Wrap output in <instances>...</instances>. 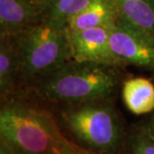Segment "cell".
<instances>
[{"label":"cell","instance_id":"1","mask_svg":"<svg viewBox=\"0 0 154 154\" xmlns=\"http://www.w3.org/2000/svg\"><path fill=\"white\" fill-rule=\"evenodd\" d=\"M0 144L13 154H97L72 140L47 110L19 101L1 109Z\"/></svg>","mask_w":154,"mask_h":154},{"label":"cell","instance_id":"2","mask_svg":"<svg viewBox=\"0 0 154 154\" xmlns=\"http://www.w3.org/2000/svg\"><path fill=\"white\" fill-rule=\"evenodd\" d=\"M116 85L110 64L73 60L44 76L39 92L52 101L81 104L105 98Z\"/></svg>","mask_w":154,"mask_h":154},{"label":"cell","instance_id":"3","mask_svg":"<svg viewBox=\"0 0 154 154\" xmlns=\"http://www.w3.org/2000/svg\"><path fill=\"white\" fill-rule=\"evenodd\" d=\"M61 123L74 140L95 153H122L126 135L121 119L112 106L99 99L64 110Z\"/></svg>","mask_w":154,"mask_h":154},{"label":"cell","instance_id":"4","mask_svg":"<svg viewBox=\"0 0 154 154\" xmlns=\"http://www.w3.org/2000/svg\"><path fill=\"white\" fill-rule=\"evenodd\" d=\"M17 46L19 72L29 78L45 76L71 58L67 26L45 18L19 35Z\"/></svg>","mask_w":154,"mask_h":154},{"label":"cell","instance_id":"5","mask_svg":"<svg viewBox=\"0 0 154 154\" xmlns=\"http://www.w3.org/2000/svg\"><path fill=\"white\" fill-rule=\"evenodd\" d=\"M109 43L117 63L154 67V38L117 21L109 27Z\"/></svg>","mask_w":154,"mask_h":154},{"label":"cell","instance_id":"6","mask_svg":"<svg viewBox=\"0 0 154 154\" xmlns=\"http://www.w3.org/2000/svg\"><path fill=\"white\" fill-rule=\"evenodd\" d=\"M109 27L69 31L71 59L110 65L116 63L109 43Z\"/></svg>","mask_w":154,"mask_h":154},{"label":"cell","instance_id":"7","mask_svg":"<svg viewBox=\"0 0 154 154\" xmlns=\"http://www.w3.org/2000/svg\"><path fill=\"white\" fill-rule=\"evenodd\" d=\"M38 11L28 0H0L1 36L17 38L37 22Z\"/></svg>","mask_w":154,"mask_h":154},{"label":"cell","instance_id":"8","mask_svg":"<svg viewBox=\"0 0 154 154\" xmlns=\"http://www.w3.org/2000/svg\"><path fill=\"white\" fill-rule=\"evenodd\" d=\"M118 20L154 38V0H113Z\"/></svg>","mask_w":154,"mask_h":154},{"label":"cell","instance_id":"9","mask_svg":"<svg viewBox=\"0 0 154 154\" xmlns=\"http://www.w3.org/2000/svg\"><path fill=\"white\" fill-rule=\"evenodd\" d=\"M118 19L113 0H94L67 24L69 31L109 27Z\"/></svg>","mask_w":154,"mask_h":154},{"label":"cell","instance_id":"10","mask_svg":"<svg viewBox=\"0 0 154 154\" xmlns=\"http://www.w3.org/2000/svg\"><path fill=\"white\" fill-rule=\"evenodd\" d=\"M122 99L133 114L150 113L154 110V84L143 77L128 79L122 86Z\"/></svg>","mask_w":154,"mask_h":154},{"label":"cell","instance_id":"11","mask_svg":"<svg viewBox=\"0 0 154 154\" xmlns=\"http://www.w3.org/2000/svg\"><path fill=\"white\" fill-rule=\"evenodd\" d=\"M11 37L1 36L0 45V90L2 94L10 92L14 86L19 61L17 43L11 42Z\"/></svg>","mask_w":154,"mask_h":154},{"label":"cell","instance_id":"12","mask_svg":"<svg viewBox=\"0 0 154 154\" xmlns=\"http://www.w3.org/2000/svg\"><path fill=\"white\" fill-rule=\"evenodd\" d=\"M94 0H47L45 19L67 26L72 17L87 8Z\"/></svg>","mask_w":154,"mask_h":154},{"label":"cell","instance_id":"13","mask_svg":"<svg viewBox=\"0 0 154 154\" xmlns=\"http://www.w3.org/2000/svg\"><path fill=\"white\" fill-rule=\"evenodd\" d=\"M121 154H154V138L146 128L133 131L126 136Z\"/></svg>","mask_w":154,"mask_h":154},{"label":"cell","instance_id":"14","mask_svg":"<svg viewBox=\"0 0 154 154\" xmlns=\"http://www.w3.org/2000/svg\"><path fill=\"white\" fill-rule=\"evenodd\" d=\"M146 129H147L148 132L151 134V135L154 138V116L153 118L152 119V121L150 122L149 126L146 128Z\"/></svg>","mask_w":154,"mask_h":154},{"label":"cell","instance_id":"15","mask_svg":"<svg viewBox=\"0 0 154 154\" xmlns=\"http://www.w3.org/2000/svg\"><path fill=\"white\" fill-rule=\"evenodd\" d=\"M0 154H13L9 149L4 146L3 144H0Z\"/></svg>","mask_w":154,"mask_h":154}]
</instances>
